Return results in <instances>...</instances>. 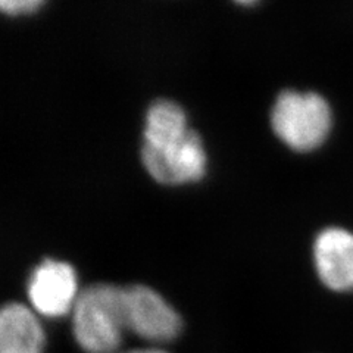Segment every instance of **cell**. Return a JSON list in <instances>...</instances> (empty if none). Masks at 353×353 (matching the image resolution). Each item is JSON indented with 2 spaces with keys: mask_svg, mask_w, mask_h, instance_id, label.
<instances>
[{
  "mask_svg": "<svg viewBox=\"0 0 353 353\" xmlns=\"http://www.w3.org/2000/svg\"><path fill=\"white\" fill-rule=\"evenodd\" d=\"M72 336L85 353H117L125 325L124 289L96 283L80 290L71 311Z\"/></svg>",
  "mask_w": 353,
  "mask_h": 353,
  "instance_id": "obj_1",
  "label": "cell"
},
{
  "mask_svg": "<svg viewBox=\"0 0 353 353\" xmlns=\"http://www.w3.org/2000/svg\"><path fill=\"white\" fill-rule=\"evenodd\" d=\"M331 108L321 94L284 90L275 99L271 125L279 139L297 152L321 146L331 130Z\"/></svg>",
  "mask_w": 353,
  "mask_h": 353,
  "instance_id": "obj_2",
  "label": "cell"
},
{
  "mask_svg": "<svg viewBox=\"0 0 353 353\" xmlns=\"http://www.w3.org/2000/svg\"><path fill=\"white\" fill-rule=\"evenodd\" d=\"M123 289L127 331L158 345L179 337L183 330L181 316L158 292L143 284Z\"/></svg>",
  "mask_w": 353,
  "mask_h": 353,
  "instance_id": "obj_3",
  "label": "cell"
},
{
  "mask_svg": "<svg viewBox=\"0 0 353 353\" xmlns=\"http://www.w3.org/2000/svg\"><path fill=\"white\" fill-rule=\"evenodd\" d=\"M141 161L153 180L162 184H183L201 180L206 170L202 139L194 130L174 145L158 149L143 143Z\"/></svg>",
  "mask_w": 353,
  "mask_h": 353,
  "instance_id": "obj_4",
  "label": "cell"
},
{
  "mask_svg": "<svg viewBox=\"0 0 353 353\" xmlns=\"http://www.w3.org/2000/svg\"><path fill=\"white\" fill-rule=\"evenodd\" d=\"M79 293L72 267L62 261H41L27 283L31 309L46 318H59L71 312Z\"/></svg>",
  "mask_w": 353,
  "mask_h": 353,
  "instance_id": "obj_5",
  "label": "cell"
},
{
  "mask_svg": "<svg viewBox=\"0 0 353 353\" xmlns=\"http://www.w3.org/2000/svg\"><path fill=\"white\" fill-rule=\"evenodd\" d=\"M314 262L318 277L334 292L353 290V233L328 227L314 243Z\"/></svg>",
  "mask_w": 353,
  "mask_h": 353,
  "instance_id": "obj_6",
  "label": "cell"
},
{
  "mask_svg": "<svg viewBox=\"0 0 353 353\" xmlns=\"http://www.w3.org/2000/svg\"><path fill=\"white\" fill-rule=\"evenodd\" d=\"M43 327L31 307L10 302L0 311V353H43Z\"/></svg>",
  "mask_w": 353,
  "mask_h": 353,
  "instance_id": "obj_7",
  "label": "cell"
},
{
  "mask_svg": "<svg viewBox=\"0 0 353 353\" xmlns=\"http://www.w3.org/2000/svg\"><path fill=\"white\" fill-rule=\"evenodd\" d=\"M189 130L181 106L167 99H159L148 109L143 139L145 145L163 149L180 141Z\"/></svg>",
  "mask_w": 353,
  "mask_h": 353,
  "instance_id": "obj_8",
  "label": "cell"
},
{
  "mask_svg": "<svg viewBox=\"0 0 353 353\" xmlns=\"http://www.w3.org/2000/svg\"><path fill=\"white\" fill-rule=\"evenodd\" d=\"M41 5V0H3V2L0 3V8H2V10L6 14L17 15L34 12V10H37Z\"/></svg>",
  "mask_w": 353,
  "mask_h": 353,
  "instance_id": "obj_9",
  "label": "cell"
},
{
  "mask_svg": "<svg viewBox=\"0 0 353 353\" xmlns=\"http://www.w3.org/2000/svg\"><path fill=\"white\" fill-rule=\"evenodd\" d=\"M124 353H168L162 349H157V347H146V349H134V350H128Z\"/></svg>",
  "mask_w": 353,
  "mask_h": 353,
  "instance_id": "obj_10",
  "label": "cell"
}]
</instances>
